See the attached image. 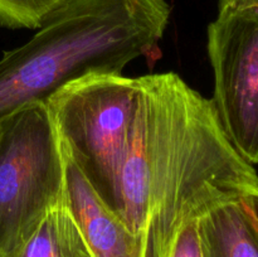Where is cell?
Here are the masks:
<instances>
[{
	"label": "cell",
	"mask_w": 258,
	"mask_h": 257,
	"mask_svg": "<svg viewBox=\"0 0 258 257\" xmlns=\"http://www.w3.org/2000/svg\"><path fill=\"white\" fill-rule=\"evenodd\" d=\"M256 194V169L224 133L212 100L175 73L139 77L120 202L146 257L160 256L185 222Z\"/></svg>",
	"instance_id": "6da1fadb"
},
{
	"label": "cell",
	"mask_w": 258,
	"mask_h": 257,
	"mask_svg": "<svg viewBox=\"0 0 258 257\" xmlns=\"http://www.w3.org/2000/svg\"><path fill=\"white\" fill-rule=\"evenodd\" d=\"M169 19L166 0H66L0 58V120L83 76L121 75L158 47Z\"/></svg>",
	"instance_id": "7a4b0ae2"
},
{
	"label": "cell",
	"mask_w": 258,
	"mask_h": 257,
	"mask_svg": "<svg viewBox=\"0 0 258 257\" xmlns=\"http://www.w3.org/2000/svg\"><path fill=\"white\" fill-rule=\"evenodd\" d=\"M138 95L139 77L91 73L45 100L64 150L98 197L120 217V176Z\"/></svg>",
	"instance_id": "3957f363"
},
{
	"label": "cell",
	"mask_w": 258,
	"mask_h": 257,
	"mask_svg": "<svg viewBox=\"0 0 258 257\" xmlns=\"http://www.w3.org/2000/svg\"><path fill=\"white\" fill-rule=\"evenodd\" d=\"M64 202V158L45 101L0 120V257L17 252Z\"/></svg>",
	"instance_id": "277c9868"
},
{
	"label": "cell",
	"mask_w": 258,
	"mask_h": 257,
	"mask_svg": "<svg viewBox=\"0 0 258 257\" xmlns=\"http://www.w3.org/2000/svg\"><path fill=\"white\" fill-rule=\"evenodd\" d=\"M208 53L217 117L242 158L258 165V10H219Z\"/></svg>",
	"instance_id": "5b68a950"
},
{
	"label": "cell",
	"mask_w": 258,
	"mask_h": 257,
	"mask_svg": "<svg viewBox=\"0 0 258 257\" xmlns=\"http://www.w3.org/2000/svg\"><path fill=\"white\" fill-rule=\"evenodd\" d=\"M62 151L64 158V204L93 257H146L141 239L98 197L63 146Z\"/></svg>",
	"instance_id": "8992f818"
},
{
	"label": "cell",
	"mask_w": 258,
	"mask_h": 257,
	"mask_svg": "<svg viewBox=\"0 0 258 257\" xmlns=\"http://www.w3.org/2000/svg\"><path fill=\"white\" fill-rule=\"evenodd\" d=\"M198 232L203 257H258V227L244 199L207 212Z\"/></svg>",
	"instance_id": "52a82bcc"
},
{
	"label": "cell",
	"mask_w": 258,
	"mask_h": 257,
	"mask_svg": "<svg viewBox=\"0 0 258 257\" xmlns=\"http://www.w3.org/2000/svg\"><path fill=\"white\" fill-rule=\"evenodd\" d=\"M8 257H93L64 202L44 217L23 246Z\"/></svg>",
	"instance_id": "ba28073f"
},
{
	"label": "cell",
	"mask_w": 258,
	"mask_h": 257,
	"mask_svg": "<svg viewBox=\"0 0 258 257\" xmlns=\"http://www.w3.org/2000/svg\"><path fill=\"white\" fill-rule=\"evenodd\" d=\"M66 0H0V25L37 29Z\"/></svg>",
	"instance_id": "9c48e42d"
},
{
	"label": "cell",
	"mask_w": 258,
	"mask_h": 257,
	"mask_svg": "<svg viewBox=\"0 0 258 257\" xmlns=\"http://www.w3.org/2000/svg\"><path fill=\"white\" fill-rule=\"evenodd\" d=\"M159 257H203L198 232V219L185 222Z\"/></svg>",
	"instance_id": "30bf717a"
},
{
	"label": "cell",
	"mask_w": 258,
	"mask_h": 257,
	"mask_svg": "<svg viewBox=\"0 0 258 257\" xmlns=\"http://www.w3.org/2000/svg\"><path fill=\"white\" fill-rule=\"evenodd\" d=\"M219 10H258V0H218Z\"/></svg>",
	"instance_id": "8fae6325"
},
{
	"label": "cell",
	"mask_w": 258,
	"mask_h": 257,
	"mask_svg": "<svg viewBox=\"0 0 258 257\" xmlns=\"http://www.w3.org/2000/svg\"><path fill=\"white\" fill-rule=\"evenodd\" d=\"M244 203H246L249 213L252 214V217H253L254 222H256L258 227V194L253 197H249V198H246L244 199Z\"/></svg>",
	"instance_id": "7c38bea8"
}]
</instances>
